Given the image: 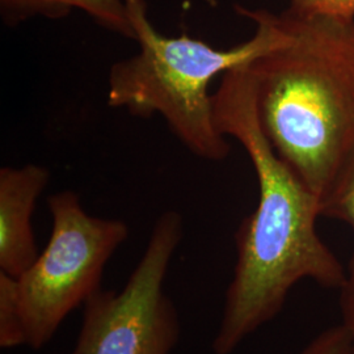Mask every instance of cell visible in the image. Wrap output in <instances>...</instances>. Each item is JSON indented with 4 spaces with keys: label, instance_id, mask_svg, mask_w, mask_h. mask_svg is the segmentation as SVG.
<instances>
[{
    "label": "cell",
    "instance_id": "cell-1",
    "mask_svg": "<svg viewBox=\"0 0 354 354\" xmlns=\"http://www.w3.org/2000/svg\"><path fill=\"white\" fill-rule=\"evenodd\" d=\"M213 106L219 133L244 147L259 183L257 206L235 234L234 277L212 344L214 354H231L279 315L299 281L311 279L340 290L346 268L317 234L320 198L279 158L264 134L247 66L222 75Z\"/></svg>",
    "mask_w": 354,
    "mask_h": 354
},
{
    "label": "cell",
    "instance_id": "cell-2",
    "mask_svg": "<svg viewBox=\"0 0 354 354\" xmlns=\"http://www.w3.org/2000/svg\"><path fill=\"white\" fill-rule=\"evenodd\" d=\"M279 19V44L247 68L266 138L320 198L354 151V19Z\"/></svg>",
    "mask_w": 354,
    "mask_h": 354
},
{
    "label": "cell",
    "instance_id": "cell-3",
    "mask_svg": "<svg viewBox=\"0 0 354 354\" xmlns=\"http://www.w3.org/2000/svg\"><path fill=\"white\" fill-rule=\"evenodd\" d=\"M140 51L111 67L108 105L140 118L162 115L171 133L193 155L225 160L231 146L215 125L210 84L218 75L251 64L282 38L279 15L266 10L236 11L256 30L248 41L215 49L187 35L168 37L152 26L145 0H125Z\"/></svg>",
    "mask_w": 354,
    "mask_h": 354
},
{
    "label": "cell",
    "instance_id": "cell-4",
    "mask_svg": "<svg viewBox=\"0 0 354 354\" xmlns=\"http://www.w3.org/2000/svg\"><path fill=\"white\" fill-rule=\"evenodd\" d=\"M48 207L50 239L17 279L26 345L35 351L48 345L66 317L102 288L106 263L129 238L124 221L88 214L73 190L53 193Z\"/></svg>",
    "mask_w": 354,
    "mask_h": 354
},
{
    "label": "cell",
    "instance_id": "cell-5",
    "mask_svg": "<svg viewBox=\"0 0 354 354\" xmlns=\"http://www.w3.org/2000/svg\"><path fill=\"white\" fill-rule=\"evenodd\" d=\"M183 236L180 213L169 210L156 219L125 288H100L86 301L71 354H171L180 339V320L165 281Z\"/></svg>",
    "mask_w": 354,
    "mask_h": 354
},
{
    "label": "cell",
    "instance_id": "cell-6",
    "mask_svg": "<svg viewBox=\"0 0 354 354\" xmlns=\"http://www.w3.org/2000/svg\"><path fill=\"white\" fill-rule=\"evenodd\" d=\"M50 171L38 165L0 169V272L15 279L37 260L32 215L49 185Z\"/></svg>",
    "mask_w": 354,
    "mask_h": 354
},
{
    "label": "cell",
    "instance_id": "cell-7",
    "mask_svg": "<svg viewBox=\"0 0 354 354\" xmlns=\"http://www.w3.org/2000/svg\"><path fill=\"white\" fill-rule=\"evenodd\" d=\"M0 7L10 26L35 16L61 19L80 10L102 28L136 41L125 0H0Z\"/></svg>",
    "mask_w": 354,
    "mask_h": 354
},
{
    "label": "cell",
    "instance_id": "cell-8",
    "mask_svg": "<svg viewBox=\"0 0 354 354\" xmlns=\"http://www.w3.org/2000/svg\"><path fill=\"white\" fill-rule=\"evenodd\" d=\"M320 216L342 221L354 231V151L320 197Z\"/></svg>",
    "mask_w": 354,
    "mask_h": 354
},
{
    "label": "cell",
    "instance_id": "cell-9",
    "mask_svg": "<svg viewBox=\"0 0 354 354\" xmlns=\"http://www.w3.org/2000/svg\"><path fill=\"white\" fill-rule=\"evenodd\" d=\"M26 345V330L17 279L0 272V346Z\"/></svg>",
    "mask_w": 354,
    "mask_h": 354
},
{
    "label": "cell",
    "instance_id": "cell-10",
    "mask_svg": "<svg viewBox=\"0 0 354 354\" xmlns=\"http://www.w3.org/2000/svg\"><path fill=\"white\" fill-rule=\"evenodd\" d=\"M299 354H353L351 336L340 324L320 332Z\"/></svg>",
    "mask_w": 354,
    "mask_h": 354
},
{
    "label": "cell",
    "instance_id": "cell-11",
    "mask_svg": "<svg viewBox=\"0 0 354 354\" xmlns=\"http://www.w3.org/2000/svg\"><path fill=\"white\" fill-rule=\"evenodd\" d=\"M290 8L299 12L337 19H354V0H289Z\"/></svg>",
    "mask_w": 354,
    "mask_h": 354
},
{
    "label": "cell",
    "instance_id": "cell-12",
    "mask_svg": "<svg viewBox=\"0 0 354 354\" xmlns=\"http://www.w3.org/2000/svg\"><path fill=\"white\" fill-rule=\"evenodd\" d=\"M342 326L346 328L354 354V254L346 266V279L340 289Z\"/></svg>",
    "mask_w": 354,
    "mask_h": 354
}]
</instances>
